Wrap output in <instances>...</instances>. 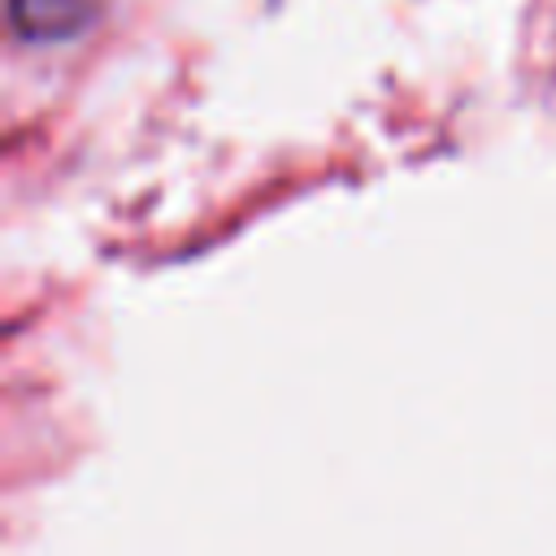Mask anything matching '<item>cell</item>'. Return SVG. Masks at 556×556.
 I'll list each match as a JSON object with an SVG mask.
<instances>
[{"mask_svg":"<svg viewBox=\"0 0 556 556\" xmlns=\"http://www.w3.org/2000/svg\"><path fill=\"white\" fill-rule=\"evenodd\" d=\"M96 0H13V22L30 39H56L70 35L91 17Z\"/></svg>","mask_w":556,"mask_h":556,"instance_id":"1","label":"cell"}]
</instances>
